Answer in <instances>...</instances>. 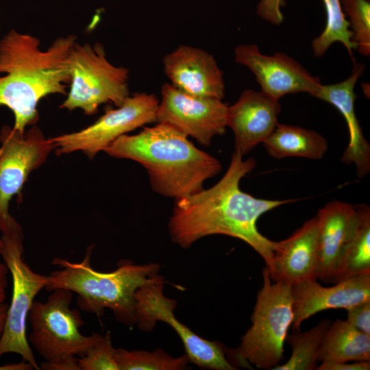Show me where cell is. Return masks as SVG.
<instances>
[{
	"label": "cell",
	"mask_w": 370,
	"mask_h": 370,
	"mask_svg": "<svg viewBox=\"0 0 370 370\" xmlns=\"http://www.w3.org/2000/svg\"><path fill=\"white\" fill-rule=\"evenodd\" d=\"M156 122L168 125L205 147L225 132L228 106L222 99L186 93L171 84L161 88Z\"/></svg>",
	"instance_id": "cell-12"
},
{
	"label": "cell",
	"mask_w": 370,
	"mask_h": 370,
	"mask_svg": "<svg viewBox=\"0 0 370 370\" xmlns=\"http://www.w3.org/2000/svg\"><path fill=\"white\" fill-rule=\"evenodd\" d=\"M75 35L60 36L45 50L40 40L10 29L0 39V106L13 113V127L24 132L39 119L40 101L50 95H66L70 74L69 52Z\"/></svg>",
	"instance_id": "cell-2"
},
{
	"label": "cell",
	"mask_w": 370,
	"mask_h": 370,
	"mask_svg": "<svg viewBox=\"0 0 370 370\" xmlns=\"http://www.w3.org/2000/svg\"><path fill=\"white\" fill-rule=\"evenodd\" d=\"M355 206L358 224L337 260L330 283L370 273V208L365 204Z\"/></svg>",
	"instance_id": "cell-22"
},
{
	"label": "cell",
	"mask_w": 370,
	"mask_h": 370,
	"mask_svg": "<svg viewBox=\"0 0 370 370\" xmlns=\"http://www.w3.org/2000/svg\"><path fill=\"white\" fill-rule=\"evenodd\" d=\"M367 1H370V0H367Z\"/></svg>",
	"instance_id": "cell-36"
},
{
	"label": "cell",
	"mask_w": 370,
	"mask_h": 370,
	"mask_svg": "<svg viewBox=\"0 0 370 370\" xmlns=\"http://www.w3.org/2000/svg\"><path fill=\"white\" fill-rule=\"evenodd\" d=\"M40 369L44 370H81L78 364V358L76 357L56 363L44 362L41 364Z\"/></svg>",
	"instance_id": "cell-31"
},
{
	"label": "cell",
	"mask_w": 370,
	"mask_h": 370,
	"mask_svg": "<svg viewBox=\"0 0 370 370\" xmlns=\"http://www.w3.org/2000/svg\"><path fill=\"white\" fill-rule=\"evenodd\" d=\"M234 60L248 67L260 86L261 92L279 100L287 94L306 92L314 97L321 84L293 58L282 52L262 54L256 45H240Z\"/></svg>",
	"instance_id": "cell-13"
},
{
	"label": "cell",
	"mask_w": 370,
	"mask_h": 370,
	"mask_svg": "<svg viewBox=\"0 0 370 370\" xmlns=\"http://www.w3.org/2000/svg\"><path fill=\"white\" fill-rule=\"evenodd\" d=\"M262 278L251 326L242 337L235 354L245 364L273 369L283 358L284 343L294 319L292 284L281 280L272 283L267 267L262 270Z\"/></svg>",
	"instance_id": "cell-5"
},
{
	"label": "cell",
	"mask_w": 370,
	"mask_h": 370,
	"mask_svg": "<svg viewBox=\"0 0 370 370\" xmlns=\"http://www.w3.org/2000/svg\"><path fill=\"white\" fill-rule=\"evenodd\" d=\"M0 144V231L3 234L21 227L10 214V200L21 194L29 174L46 162L55 146L36 124L24 132L3 125Z\"/></svg>",
	"instance_id": "cell-9"
},
{
	"label": "cell",
	"mask_w": 370,
	"mask_h": 370,
	"mask_svg": "<svg viewBox=\"0 0 370 370\" xmlns=\"http://www.w3.org/2000/svg\"><path fill=\"white\" fill-rule=\"evenodd\" d=\"M165 75L177 88L193 95L223 99V75L208 52L182 45L163 58Z\"/></svg>",
	"instance_id": "cell-14"
},
{
	"label": "cell",
	"mask_w": 370,
	"mask_h": 370,
	"mask_svg": "<svg viewBox=\"0 0 370 370\" xmlns=\"http://www.w3.org/2000/svg\"><path fill=\"white\" fill-rule=\"evenodd\" d=\"M66 64L69 90L60 108L69 111L79 108L86 115H92L100 105L112 103L118 107L130 96L128 69L110 62L101 43L75 42Z\"/></svg>",
	"instance_id": "cell-6"
},
{
	"label": "cell",
	"mask_w": 370,
	"mask_h": 370,
	"mask_svg": "<svg viewBox=\"0 0 370 370\" xmlns=\"http://www.w3.org/2000/svg\"><path fill=\"white\" fill-rule=\"evenodd\" d=\"M93 245L88 246L80 262L56 258L51 264L58 267L48 275L45 288L52 292L64 288L77 294V304L82 310L98 317L109 308L115 318L129 326L136 324L135 294L138 288L163 278L158 263L137 264L122 260L110 273L95 271L91 266Z\"/></svg>",
	"instance_id": "cell-4"
},
{
	"label": "cell",
	"mask_w": 370,
	"mask_h": 370,
	"mask_svg": "<svg viewBox=\"0 0 370 370\" xmlns=\"http://www.w3.org/2000/svg\"><path fill=\"white\" fill-rule=\"evenodd\" d=\"M330 323V320L323 319L308 331H293L287 335L285 341L292 347L291 356L285 364L278 365L273 370L316 369L320 348Z\"/></svg>",
	"instance_id": "cell-23"
},
{
	"label": "cell",
	"mask_w": 370,
	"mask_h": 370,
	"mask_svg": "<svg viewBox=\"0 0 370 370\" xmlns=\"http://www.w3.org/2000/svg\"><path fill=\"white\" fill-rule=\"evenodd\" d=\"M119 370H181L190 362L186 355L174 358L158 349L153 352L115 349Z\"/></svg>",
	"instance_id": "cell-25"
},
{
	"label": "cell",
	"mask_w": 370,
	"mask_h": 370,
	"mask_svg": "<svg viewBox=\"0 0 370 370\" xmlns=\"http://www.w3.org/2000/svg\"><path fill=\"white\" fill-rule=\"evenodd\" d=\"M159 100L153 94L136 92L122 105L108 109L95 123L79 131L50 138L58 156L82 151L92 159L119 137L156 122Z\"/></svg>",
	"instance_id": "cell-10"
},
{
	"label": "cell",
	"mask_w": 370,
	"mask_h": 370,
	"mask_svg": "<svg viewBox=\"0 0 370 370\" xmlns=\"http://www.w3.org/2000/svg\"><path fill=\"white\" fill-rule=\"evenodd\" d=\"M72 301V291L59 288L53 291L45 302L34 301L31 307L29 341L45 362L56 363L82 356L103 336H85L79 332L85 323L79 312L71 308Z\"/></svg>",
	"instance_id": "cell-7"
},
{
	"label": "cell",
	"mask_w": 370,
	"mask_h": 370,
	"mask_svg": "<svg viewBox=\"0 0 370 370\" xmlns=\"http://www.w3.org/2000/svg\"><path fill=\"white\" fill-rule=\"evenodd\" d=\"M285 3V0H260L257 5V14L272 25H279L284 20L282 8Z\"/></svg>",
	"instance_id": "cell-28"
},
{
	"label": "cell",
	"mask_w": 370,
	"mask_h": 370,
	"mask_svg": "<svg viewBox=\"0 0 370 370\" xmlns=\"http://www.w3.org/2000/svg\"><path fill=\"white\" fill-rule=\"evenodd\" d=\"M81 370H119L109 332L78 358Z\"/></svg>",
	"instance_id": "cell-27"
},
{
	"label": "cell",
	"mask_w": 370,
	"mask_h": 370,
	"mask_svg": "<svg viewBox=\"0 0 370 370\" xmlns=\"http://www.w3.org/2000/svg\"><path fill=\"white\" fill-rule=\"evenodd\" d=\"M335 284L325 287L317 280H310L292 284L293 331H299L304 320L320 311L347 310L370 301V273L355 275Z\"/></svg>",
	"instance_id": "cell-15"
},
{
	"label": "cell",
	"mask_w": 370,
	"mask_h": 370,
	"mask_svg": "<svg viewBox=\"0 0 370 370\" xmlns=\"http://www.w3.org/2000/svg\"><path fill=\"white\" fill-rule=\"evenodd\" d=\"M104 152L139 163L146 169L153 190L175 199L204 189V182L221 171L218 159L173 127L160 123L136 134L119 137Z\"/></svg>",
	"instance_id": "cell-3"
},
{
	"label": "cell",
	"mask_w": 370,
	"mask_h": 370,
	"mask_svg": "<svg viewBox=\"0 0 370 370\" xmlns=\"http://www.w3.org/2000/svg\"><path fill=\"white\" fill-rule=\"evenodd\" d=\"M326 12V24L322 33L312 42L314 56L321 57L336 42H341L346 48L353 62V51L357 49L353 41V34L349 23L344 14L341 0H322Z\"/></svg>",
	"instance_id": "cell-24"
},
{
	"label": "cell",
	"mask_w": 370,
	"mask_h": 370,
	"mask_svg": "<svg viewBox=\"0 0 370 370\" xmlns=\"http://www.w3.org/2000/svg\"><path fill=\"white\" fill-rule=\"evenodd\" d=\"M33 366L27 362L22 360L17 363L5 364L0 365V370H32Z\"/></svg>",
	"instance_id": "cell-33"
},
{
	"label": "cell",
	"mask_w": 370,
	"mask_h": 370,
	"mask_svg": "<svg viewBox=\"0 0 370 370\" xmlns=\"http://www.w3.org/2000/svg\"><path fill=\"white\" fill-rule=\"evenodd\" d=\"M243 156L234 151L225 173L213 186L175 199L169 231L172 241L183 248L210 235L237 238L261 256L271 273L276 241L258 231L257 221L266 212L296 199H264L243 192L240 182L256 161Z\"/></svg>",
	"instance_id": "cell-1"
},
{
	"label": "cell",
	"mask_w": 370,
	"mask_h": 370,
	"mask_svg": "<svg viewBox=\"0 0 370 370\" xmlns=\"http://www.w3.org/2000/svg\"><path fill=\"white\" fill-rule=\"evenodd\" d=\"M8 273L10 271L5 263L0 262V303L4 302L6 298Z\"/></svg>",
	"instance_id": "cell-32"
},
{
	"label": "cell",
	"mask_w": 370,
	"mask_h": 370,
	"mask_svg": "<svg viewBox=\"0 0 370 370\" xmlns=\"http://www.w3.org/2000/svg\"><path fill=\"white\" fill-rule=\"evenodd\" d=\"M1 239L3 245L0 254L12 276V293L0 337V357L17 354L34 369H40L27 338L26 325L34 299L45 288L48 275L34 272L23 260L22 228L2 234Z\"/></svg>",
	"instance_id": "cell-8"
},
{
	"label": "cell",
	"mask_w": 370,
	"mask_h": 370,
	"mask_svg": "<svg viewBox=\"0 0 370 370\" xmlns=\"http://www.w3.org/2000/svg\"><path fill=\"white\" fill-rule=\"evenodd\" d=\"M364 69L362 63H355L347 79L334 84H321L314 95L334 106L343 116L349 140L341 160L347 164H354L359 177H365L370 171V145L363 136L354 108V88Z\"/></svg>",
	"instance_id": "cell-17"
},
{
	"label": "cell",
	"mask_w": 370,
	"mask_h": 370,
	"mask_svg": "<svg viewBox=\"0 0 370 370\" xmlns=\"http://www.w3.org/2000/svg\"><path fill=\"white\" fill-rule=\"evenodd\" d=\"M280 110L279 100L245 90L227 109V126L233 131L235 151L244 156L263 143L278 124Z\"/></svg>",
	"instance_id": "cell-16"
},
{
	"label": "cell",
	"mask_w": 370,
	"mask_h": 370,
	"mask_svg": "<svg viewBox=\"0 0 370 370\" xmlns=\"http://www.w3.org/2000/svg\"><path fill=\"white\" fill-rule=\"evenodd\" d=\"M317 221L314 217L286 239L276 242L271 280L291 284L317 280Z\"/></svg>",
	"instance_id": "cell-19"
},
{
	"label": "cell",
	"mask_w": 370,
	"mask_h": 370,
	"mask_svg": "<svg viewBox=\"0 0 370 370\" xmlns=\"http://www.w3.org/2000/svg\"><path fill=\"white\" fill-rule=\"evenodd\" d=\"M342 10L349 18L353 41L358 52L370 54V1L367 0H341Z\"/></svg>",
	"instance_id": "cell-26"
},
{
	"label": "cell",
	"mask_w": 370,
	"mask_h": 370,
	"mask_svg": "<svg viewBox=\"0 0 370 370\" xmlns=\"http://www.w3.org/2000/svg\"><path fill=\"white\" fill-rule=\"evenodd\" d=\"M8 305L4 302L0 303V337L3 333Z\"/></svg>",
	"instance_id": "cell-34"
},
{
	"label": "cell",
	"mask_w": 370,
	"mask_h": 370,
	"mask_svg": "<svg viewBox=\"0 0 370 370\" xmlns=\"http://www.w3.org/2000/svg\"><path fill=\"white\" fill-rule=\"evenodd\" d=\"M316 217L318 232L317 278L330 283L343 249L356 228L358 214L355 206L334 200L319 209Z\"/></svg>",
	"instance_id": "cell-18"
},
{
	"label": "cell",
	"mask_w": 370,
	"mask_h": 370,
	"mask_svg": "<svg viewBox=\"0 0 370 370\" xmlns=\"http://www.w3.org/2000/svg\"><path fill=\"white\" fill-rule=\"evenodd\" d=\"M347 321L360 332L370 336V301L347 309Z\"/></svg>",
	"instance_id": "cell-29"
},
{
	"label": "cell",
	"mask_w": 370,
	"mask_h": 370,
	"mask_svg": "<svg viewBox=\"0 0 370 370\" xmlns=\"http://www.w3.org/2000/svg\"><path fill=\"white\" fill-rule=\"evenodd\" d=\"M3 241H2L1 237L0 238V252H1V249H2V248H3Z\"/></svg>",
	"instance_id": "cell-35"
},
{
	"label": "cell",
	"mask_w": 370,
	"mask_h": 370,
	"mask_svg": "<svg viewBox=\"0 0 370 370\" xmlns=\"http://www.w3.org/2000/svg\"><path fill=\"white\" fill-rule=\"evenodd\" d=\"M262 143L268 154L275 159L301 157L319 160L328 149L326 139L317 132L280 123Z\"/></svg>",
	"instance_id": "cell-20"
},
{
	"label": "cell",
	"mask_w": 370,
	"mask_h": 370,
	"mask_svg": "<svg viewBox=\"0 0 370 370\" xmlns=\"http://www.w3.org/2000/svg\"><path fill=\"white\" fill-rule=\"evenodd\" d=\"M164 279L145 285L135 294V319L138 328L151 331L157 321L169 325L179 335L189 362L199 367L214 370H235L217 341L204 339L194 333L175 316L176 301L163 293Z\"/></svg>",
	"instance_id": "cell-11"
},
{
	"label": "cell",
	"mask_w": 370,
	"mask_h": 370,
	"mask_svg": "<svg viewBox=\"0 0 370 370\" xmlns=\"http://www.w3.org/2000/svg\"><path fill=\"white\" fill-rule=\"evenodd\" d=\"M370 361V336L347 320L336 319L328 328L318 355V361Z\"/></svg>",
	"instance_id": "cell-21"
},
{
	"label": "cell",
	"mask_w": 370,
	"mask_h": 370,
	"mask_svg": "<svg viewBox=\"0 0 370 370\" xmlns=\"http://www.w3.org/2000/svg\"><path fill=\"white\" fill-rule=\"evenodd\" d=\"M317 370H369L370 361H354L348 364L347 362H322L317 367Z\"/></svg>",
	"instance_id": "cell-30"
}]
</instances>
